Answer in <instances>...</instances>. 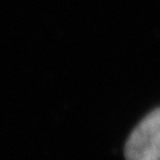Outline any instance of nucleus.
Here are the masks:
<instances>
[{
    "label": "nucleus",
    "mask_w": 160,
    "mask_h": 160,
    "mask_svg": "<svg viewBox=\"0 0 160 160\" xmlns=\"http://www.w3.org/2000/svg\"><path fill=\"white\" fill-rule=\"evenodd\" d=\"M126 160H160V108L135 128L125 145Z\"/></svg>",
    "instance_id": "f257e3e1"
}]
</instances>
